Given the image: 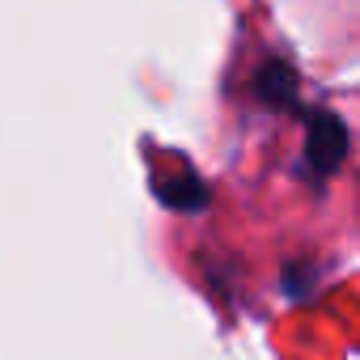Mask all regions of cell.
I'll return each instance as SVG.
<instances>
[{"label":"cell","instance_id":"obj_1","mask_svg":"<svg viewBox=\"0 0 360 360\" xmlns=\"http://www.w3.org/2000/svg\"><path fill=\"white\" fill-rule=\"evenodd\" d=\"M305 115V148H301V178H309V183H326V178L343 165L347 157V123L335 115V110H322V106H309L301 110Z\"/></svg>","mask_w":360,"mask_h":360},{"label":"cell","instance_id":"obj_2","mask_svg":"<svg viewBox=\"0 0 360 360\" xmlns=\"http://www.w3.org/2000/svg\"><path fill=\"white\" fill-rule=\"evenodd\" d=\"M250 89H255V98H259L267 110H297V68H292L288 60L267 56V60L255 68Z\"/></svg>","mask_w":360,"mask_h":360},{"label":"cell","instance_id":"obj_3","mask_svg":"<svg viewBox=\"0 0 360 360\" xmlns=\"http://www.w3.org/2000/svg\"><path fill=\"white\" fill-rule=\"evenodd\" d=\"M153 195L174 212H204L208 208V187L195 169H183L174 178H153Z\"/></svg>","mask_w":360,"mask_h":360}]
</instances>
